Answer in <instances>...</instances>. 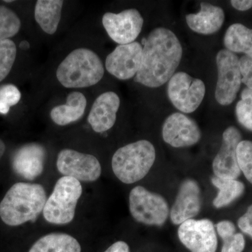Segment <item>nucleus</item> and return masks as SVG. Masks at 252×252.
Masks as SVG:
<instances>
[{"label": "nucleus", "instance_id": "0eeeda50", "mask_svg": "<svg viewBox=\"0 0 252 252\" xmlns=\"http://www.w3.org/2000/svg\"><path fill=\"white\" fill-rule=\"evenodd\" d=\"M218 69L215 97L220 105L233 103L242 84L240 59L234 53L222 49L217 55Z\"/></svg>", "mask_w": 252, "mask_h": 252}, {"label": "nucleus", "instance_id": "72a5a7b5", "mask_svg": "<svg viewBox=\"0 0 252 252\" xmlns=\"http://www.w3.org/2000/svg\"><path fill=\"white\" fill-rule=\"evenodd\" d=\"M104 252H130L128 245L124 241H118L113 244Z\"/></svg>", "mask_w": 252, "mask_h": 252}, {"label": "nucleus", "instance_id": "c9c22d12", "mask_svg": "<svg viewBox=\"0 0 252 252\" xmlns=\"http://www.w3.org/2000/svg\"><path fill=\"white\" fill-rule=\"evenodd\" d=\"M20 47L21 48V49H28V47H29V44H28V41H23V42L21 43V44H20Z\"/></svg>", "mask_w": 252, "mask_h": 252}, {"label": "nucleus", "instance_id": "f704fd0d", "mask_svg": "<svg viewBox=\"0 0 252 252\" xmlns=\"http://www.w3.org/2000/svg\"><path fill=\"white\" fill-rule=\"evenodd\" d=\"M5 152V144L4 142H2L1 140H0V159L2 157V156L4 155V153Z\"/></svg>", "mask_w": 252, "mask_h": 252}, {"label": "nucleus", "instance_id": "6ab92c4d", "mask_svg": "<svg viewBox=\"0 0 252 252\" xmlns=\"http://www.w3.org/2000/svg\"><path fill=\"white\" fill-rule=\"evenodd\" d=\"M87 104L84 94L72 92L68 95L67 103L56 106L51 112V118L55 124L66 126L77 122L83 115Z\"/></svg>", "mask_w": 252, "mask_h": 252}, {"label": "nucleus", "instance_id": "9b49d317", "mask_svg": "<svg viewBox=\"0 0 252 252\" xmlns=\"http://www.w3.org/2000/svg\"><path fill=\"white\" fill-rule=\"evenodd\" d=\"M102 24L113 41L119 45L134 42L140 34L144 19L135 9H126L119 14L106 13Z\"/></svg>", "mask_w": 252, "mask_h": 252}, {"label": "nucleus", "instance_id": "7ed1b4c3", "mask_svg": "<svg viewBox=\"0 0 252 252\" xmlns=\"http://www.w3.org/2000/svg\"><path fill=\"white\" fill-rule=\"evenodd\" d=\"M104 66L95 53L81 48L74 50L60 64L58 80L68 89H80L97 84L103 77Z\"/></svg>", "mask_w": 252, "mask_h": 252}, {"label": "nucleus", "instance_id": "1a4fd4ad", "mask_svg": "<svg viewBox=\"0 0 252 252\" xmlns=\"http://www.w3.org/2000/svg\"><path fill=\"white\" fill-rule=\"evenodd\" d=\"M57 168L64 177H72L81 182H94L102 173L100 163L94 156L69 149L60 152Z\"/></svg>", "mask_w": 252, "mask_h": 252}, {"label": "nucleus", "instance_id": "cd10ccee", "mask_svg": "<svg viewBox=\"0 0 252 252\" xmlns=\"http://www.w3.org/2000/svg\"><path fill=\"white\" fill-rule=\"evenodd\" d=\"M21 94L16 86L7 84L0 87V114H6L21 99Z\"/></svg>", "mask_w": 252, "mask_h": 252}, {"label": "nucleus", "instance_id": "393cba45", "mask_svg": "<svg viewBox=\"0 0 252 252\" xmlns=\"http://www.w3.org/2000/svg\"><path fill=\"white\" fill-rule=\"evenodd\" d=\"M240 97L235 107L237 119L240 125L252 132V89L245 88Z\"/></svg>", "mask_w": 252, "mask_h": 252}, {"label": "nucleus", "instance_id": "473e14b6", "mask_svg": "<svg viewBox=\"0 0 252 252\" xmlns=\"http://www.w3.org/2000/svg\"><path fill=\"white\" fill-rule=\"evenodd\" d=\"M230 4L238 11H248L252 8V0H232Z\"/></svg>", "mask_w": 252, "mask_h": 252}, {"label": "nucleus", "instance_id": "2eb2a0df", "mask_svg": "<svg viewBox=\"0 0 252 252\" xmlns=\"http://www.w3.org/2000/svg\"><path fill=\"white\" fill-rule=\"evenodd\" d=\"M202 207L201 190L198 182L187 179L181 184L175 203L170 210V220L180 225L200 213Z\"/></svg>", "mask_w": 252, "mask_h": 252}, {"label": "nucleus", "instance_id": "a211bd4d", "mask_svg": "<svg viewBox=\"0 0 252 252\" xmlns=\"http://www.w3.org/2000/svg\"><path fill=\"white\" fill-rule=\"evenodd\" d=\"M224 19V12L221 8L206 2L200 4L198 13L186 16L189 27L195 32L202 34L217 32L223 26Z\"/></svg>", "mask_w": 252, "mask_h": 252}, {"label": "nucleus", "instance_id": "c85d7f7f", "mask_svg": "<svg viewBox=\"0 0 252 252\" xmlns=\"http://www.w3.org/2000/svg\"><path fill=\"white\" fill-rule=\"evenodd\" d=\"M242 83L252 89V55H244L240 59Z\"/></svg>", "mask_w": 252, "mask_h": 252}, {"label": "nucleus", "instance_id": "6e6552de", "mask_svg": "<svg viewBox=\"0 0 252 252\" xmlns=\"http://www.w3.org/2000/svg\"><path fill=\"white\" fill-rule=\"evenodd\" d=\"M205 91L203 81L184 72L174 74L167 85V95L172 104L186 114L198 108L205 97Z\"/></svg>", "mask_w": 252, "mask_h": 252}, {"label": "nucleus", "instance_id": "f257e3e1", "mask_svg": "<svg viewBox=\"0 0 252 252\" xmlns=\"http://www.w3.org/2000/svg\"><path fill=\"white\" fill-rule=\"evenodd\" d=\"M182 53L180 41L171 31L156 28L144 42L142 64L136 74V81L149 88L163 85L174 75Z\"/></svg>", "mask_w": 252, "mask_h": 252}, {"label": "nucleus", "instance_id": "ddd939ff", "mask_svg": "<svg viewBox=\"0 0 252 252\" xmlns=\"http://www.w3.org/2000/svg\"><path fill=\"white\" fill-rule=\"evenodd\" d=\"M242 141L240 130L234 126L227 127L223 132L222 144L213 162L215 176L222 179L237 180L241 171L237 159V147Z\"/></svg>", "mask_w": 252, "mask_h": 252}, {"label": "nucleus", "instance_id": "f3484780", "mask_svg": "<svg viewBox=\"0 0 252 252\" xmlns=\"http://www.w3.org/2000/svg\"><path fill=\"white\" fill-rule=\"evenodd\" d=\"M120 106V99L114 92L101 94L94 100L88 117V122L96 132H104L112 128Z\"/></svg>", "mask_w": 252, "mask_h": 252}, {"label": "nucleus", "instance_id": "423d86ee", "mask_svg": "<svg viewBox=\"0 0 252 252\" xmlns=\"http://www.w3.org/2000/svg\"><path fill=\"white\" fill-rule=\"evenodd\" d=\"M129 208L134 220L145 225L161 226L170 215L166 200L160 194L149 191L141 186L131 190Z\"/></svg>", "mask_w": 252, "mask_h": 252}, {"label": "nucleus", "instance_id": "4be33fe9", "mask_svg": "<svg viewBox=\"0 0 252 252\" xmlns=\"http://www.w3.org/2000/svg\"><path fill=\"white\" fill-rule=\"evenodd\" d=\"M223 44L230 52L252 55V29L240 23L231 25L225 32Z\"/></svg>", "mask_w": 252, "mask_h": 252}, {"label": "nucleus", "instance_id": "2f4dec72", "mask_svg": "<svg viewBox=\"0 0 252 252\" xmlns=\"http://www.w3.org/2000/svg\"><path fill=\"white\" fill-rule=\"evenodd\" d=\"M240 229L245 234L252 238V205L248 207V210L238 220Z\"/></svg>", "mask_w": 252, "mask_h": 252}, {"label": "nucleus", "instance_id": "5701e85b", "mask_svg": "<svg viewBox=\"0 0 252 252\" xmlns=\"http://www.w3.org/2000/svg\"><path fill=\"white\" fill-rule=\"evenodd\" d=\"M211 180L212 185L219 190L213 200V205L217 209L228 206L243 195L245 191V185L237 180L222 179L214 176Z\"/></svg>", "mask_w": 252, "mask_h": 252}, {"label": "nucleus", "instance_id": "f03ea898", "mask_svg": "<svg viewBox=\"0 0 252 252\" xmlns=\"http://www.w3.org/2000/svg\"><path fill=\"white\" fill-rule=\"evenodd\" d=\"M45 189L37 184L20 183L13 185L0 203V217L11 226L34 221L44 210Z\"/></svg>", "mask_w": 252, "mask_h": 252}, {"label": "nucleus", "instance_id": "bb28decb", "mask_svg": "<svg viewBox=\"0 0 252 252\" xmlns=\"http://www.w3.org/2000/svg\"><path fill=\"white\" fill-rule=\"evenodd\" d=\"M237 159L240 171L252 185V142L242 140L237 147Z\"/></svg>", "mask_w": 252, "mask_h": 252}, {"label": "nucleus", "instance_id": "aec40b11", "mask_svg": "<svg viewBox=\"0 0 252 252\" xmlns=\"http://www.w3.org/2000/svg\"><path fill=\"white\" fill-rule=\"evenodd\" d=\"M63 1L39 0L34 9L36 23L44 32L54 34L57 31L61 18Z\"/></svg>", "mask_w": 252, "mask_h": 252}, {"label": "nucleus", "instance_id": "7c9ffc66", "mask_svg": "<svg viewBox=\"0 0 252 252\" xmlns=\"http://www.w3.org/2000/svg\"><path fill=\"white\" fill-rule=\"evenodd\" d=\"M217 233L222 240H225L235 234L236 228L233 222L230 220H221L216 225Z\"/></svg>", "mask_w": 252, "mask_h": 252}, {"label": "nucleus", "instance_id": "39448f33", "mask_svg": "<svg viewBox=\"0 0 252 252\" xmlns=\"http://www.w3.org/2000/svg\"><path fill=\"white\" fill-rule=\"evenodd\" d=\"M82 194L80 182L69 177L60 178L46 200L43 214L50 223L67 224L74 220L76 207Z\"/></svg>", "mask_w": 252, "mask_h": 252}, {"label": "nucleus", "instance_id": "4468645a", "mask_svg": "<svg viewBox=\"0 0 252 252\" xmlns=\"http://www.w3.org/2000/svg\"><path fill=\"white\" fill-rule=\"evenodd\" d=\"M143 47L138 42L118 46L107 56L105 67L109 73L121 80L136 76L142 64Z\"/></svg>", "mask_w": 252, "mask_h": 252}, {"label": "nucleus", "instance_id": "c756f323", "mask_svg": "<svg viewBox=\"0 0 252 252\" xmlns=\"http://www.w3.org/2000/svg\"><path fill=\"white\" fill-rule=\"evenodd\" d=\"M245 248V240L242 233H235L223 240L221 252H243Z\"/></svg>", "mask_w": 252, "mask_h": 252}, {"label": "nucleus", "instance_id": "dca6fc26", "mask_svg": "<svg viewBox=\"0 0 252 252\" xmlns=\"http://www.w3.org/2000/svg\"><path fill=\"white\" fill-rule=\"evenodd\" d=\"M46 151L40 144L23 146L15 153L12 165L15 172L28 180H33L44 170Z\"/></svg>", "mask_w": 252, "mask_h": 252}, {"label": "nucleus", "instance_id": "20e7f679", "mask_svg": "<svg viewBox=\"0 0 252 252\" xmlns=\"http://www.w3.org/2000/svg\"><path fill=\"white\" fill-rule=\"evenodd\" d=\"M156 160V149L147 140H140L118 149L112 157L116 177L124 184L138 182L149 173Z\"/></svg>", "mask_w": 252, "mask_h": 252}, {"label": "nucleus", "instance_id": "b1692460", "mask_svg": "<svg viewBox=\"0 0 252 252\" xmlns=\"http://www.w3.org/2000/svg\"><path fill=\"white\" fill-rule=\"evenodd\" d=\"M21 26V20L12 10L0 6V41L16 35Z\"/></svg>", "mask_w": 252, "mask_h": 252}, {"label": "nucleus", "instance_id": "412c9836", "mask_svg": "<svg viewBox=\"0 0 252 252\" xmlns=\"http://www.w3.org/2000/svg\"><path fill=\"white\" fill-rule=\"evenodd\" d=\"M80 244L65 233H51L37 240L29 252H81Z\"/></svg>", "mask_w": 252, "mask_h": 252}, {"label": "nucleus", "instance_id": "e433bc0d", "mask_svg": "<svg viewBox=\"0 0 252 252\" xmlns=\"http://www.w3.org/2000/svg\"><path fill=\"white\" fill-rule=\"evenodd\" d=\"M5 2H12L13 1H4Z\"/></svg>", "mask_w": 252, "mask_h": 252}, {"label": "nucleus", "instance_id": "f8f14e48", "mask_svg": "<svg viewBox=\"0 0 252 252\" xmlns=\"http://www.w3.org/2000/svg\"><path fill=\"white\" fill-rule=\"evenodd\" d=\"M163 140L175 148L190 147L201 139V131L193 119L181 113H174L162 125Z\"/></svg>", "mask_w": 252, "mask_h": 252}, {"label": "nucleus", "instance_id": "9d476101", "mask_svg": "<svg viewBox=\"0 0 252 252\" xmlns=\"http://www.w3.org/2000/svg\"><path fill=\"white\" fill-rule=\"evenodd\" d=\"M178 237L190 252H216L217 236L212 220H189L180 225Z\"/></svg>", "mask_w": 252, "mask_h": 252}, {"label": "nucleus", "instance_id": "a878e982", "mask_svg": "<svg viewBox=\"0 0 252 252\" xmlns=\"http://www.w3.org/2000/svg\"><path fill=\"white\" fill-rule=\"evenodd\" d=\"M16 44L11 39L0 41V82L11 72L16 58Z\"/></svg>", "mask_w": 252, "mask_h": 252}]
</instances>
